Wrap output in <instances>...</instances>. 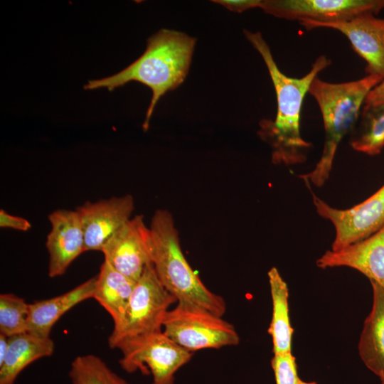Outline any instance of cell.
<instances>
[{
    "instance_id": "obj_1",
    "label": "cell",
    "mask_w": 384,
    "mask_h": 384,
    "mask_svg": "<svg viewBox=\"0 0 384 384\" xmlns=\"http://www.w3.org/2000/svg\"><path fill=\"white\" fill-rule=\"evenodd\" d=\"M244 33L262 56L277 97L275 118L260 121L258 135L271 147L273 163L285 165L304 163L311 144L302 138L300 131L303 100L313 80L331 64V60L321 55L315 60L306 75L299 78L289 77L278 68L260 32L244 30Z\"/></svg>"
},
{
    "instance_id": "obj_2",
    "label": "cell",
    "mask_w": 384,
    "mask_h": 384,
    "mask_svg": "<svg viewBox=\"0 0 384 384\" xmlns=\"http://www.w3.org/2000/svg\"><path fill=\"white\" fill-rule=\"evenodd\" d=\"M195 44L196 38L184 33L161 29L148 38L145 51L132 64L112 76L88 81L84 89L112 91L131 81L149 87L152 97L142 125L146 131L160 98L184 81Z\"/></svg>"
},
{
    "instance_id": "obj_3",
    "label": "cell",
    "mask_w": 384,
    "mask_h": 384,
    "mask_svg": "<svg viewBox=\"0 0 384 384\" xmlns=\"http://www.w3.org/2000/svg\"><path fill=\"white\" fill-rule=\"evenodd\" d=\"M149 230L151 262L164 287L178 303L195 305L222 317L226 311L225 302L204 285L187 262L171 213L156 210Z\"/></svg>"
},
{
    "instance_id": "obj_4",
    "label": "cell",
    "mask_w": 384,
    "mask_h": 384,
    "mask_svg": "<svg viewBox=\"0 0 384 384\" xmlns=\"http://www.w3.org/2000/svg\"><path fill=\"white\" fill-rule=\"evenodd\" d=\"M383 78L368 75L359 80L345 82H329L316 77L309 93L317 102L324 127V144L321 156L314 169L300 175L304 181L321 187L329 179L338 146L343 138L354 129L365 99Z\"/></svg>"
},
{
    "instance_id": "obj_5",
    "label": "cell",
    "mask_w": 384,
    "mask_h": 384,
    "mask_svg": "<svg viewBox=\"0 0 384 384\" xmlns=\"http://www.w3.org/2000/svg\"><path fill=\"white\" fill-rule=\"evenodd\" d=\"M176 302L159 281L152 263H149L136 282L122 320L114 325L110 347L127 355L161 333L165 316Z\"/></svg>"
},
{
    "instance_id": "obj_6",
    "label": "cell",
    "mask_w": 384,
    "mask_h": 384,
    "mask_svg": "<svg viewBox=\"0 0 384 384\" xmlns=\"http://www.w3.org/2000/svg\"><path fill=\"white\" fill-rule=\"evenodd\" d=\"M162 332L186 350L235 346L239 336L230 323L195 305L178 303L169 309L163 322Z\"/></svg>"
},
{
    "instance_id": "obj_7",
    "label": "cell",
    "mask_w": 384,
    "mask_h": 384,
    "mask_svg": "<svg viewBox=\"0 0 384 384\" xmlns=\"http://www.w3.org/2000/svg\"><path fill=\"white\" fill-rule=\"evenodd\" d=\"M317 213L335 228L331 250L364 240L384 226V184L363 202L346 209L331 207L311 192Z\"/></svg>"
},
{
    "instance_id": "obj_8",
    "label": "cell",
    "mask_w": 384,
    "mask_h": 384,
    "mask_svg": "<svg viewBox=\"0 0 384 384\" xmlns=\"http://www.w3.org/2000/svg\"><path fill=\"white\" fill-rule=\"evenodd\" d=\"M259 8L287 20L330 23L376 15L384 9V0H261Z\"/></svg>"
},
{
    "instance_id": "obj_9",
    "label": "cell",
    "mask_w": 384,
    "mask_h": 384,
    "mask_svg": "<svg viewBox=\"0 0 384 384\" xmlns=\"http://www.w3.org/2000/svg\"><path fill=\"white\" fill-rule=\"evenodd\" d=\"M190 352L159 333L132 353L122 356L121 367L127 373H150L151 384H174L175 374L192 358Z\"/></svg>"
},
{
    "instance_id": "obj_10",
    "label": "cell",
    "mask_w": 384,
    "mask_h": 384,
    "mask_svg": "<svg viewBox=\"0 0 384 384\" xmlns=\"http://www.w3.org/2000/svg\"><path fill=\"white\" fill-rule=\"evenodd\" d=\"M150 230L142 215L131 218L102 247L105 260L127 277L137 281L145 267L151 263Z\"/></svg>"
},
{
    "instance_id": "obj_11",
    "label": "cell",
    "mask_w": 384,
    "mask_h": 384,
    "mask_svg": "<svg viewBox=\"0 0 384 384\" xmlns=\"http://www.w3.org/2000/svg\"><path fill=\"white\" fill-rule=\"evenodd\" d=\"M134 209L132 196L87 201L75 208L84 232L85 250L101 251L107 240L130 219Z\"/></svg>"
},
{
    "instance_id": "obj_12",
    "label": "cell",
    "mask_w": 384,
    "mask_h": 384,
    "mask_svg": "<svg viewBox=\"0 0 384 384\" xmlns=\"http://www.w3.org/2000/svg\"><path fill=\"white\" fill-rule=\"evenodd\" d=\"M299 23L307 30L328 28L337 30L349 40L353 49L366 62L368 75L384 78V18L368 13L346 21L319 23L302 21Z\"/></svg>"
},
{
    "instance_id": "obj_13",
    "label": "cell",
    "mask_w": 384,
    "mask_h": 384,
    "mask_svg": "<svg viewBox=\"0 0 384 384\" xmlns=\"http://www.w3.org/2000/svg\"><path fill=\"white\" fill-rule=\"evenodd\" d=\"M50 231L46 246L48 253L50 277L63 274L70 265L85 250V236L76 210L57 209L48 216Z\"/></svg>"
},
{
    "instance_id": "obj_14",
    "label": "cell",
    "mask_w": 384,
    "mask_h": 384,
    "mask_svg": "<svg viewBox=\"0 0 384 384\" xmlns=\"http://www.w3.org/2000/svg\"><path fill=\"white\" fill-rule=\"evenodd\" d=\"M322 269L348 267L384 289V226L368 238L341 250H327L316 261Z\"/></svg>"
},
{
    "instance_id": "obj_15",
    "label": "cell",
    "mask_w": 384,
    "mask_h": 384,
    "mask_svg": "<svg viewBox=\"0 0 384 384\" xmlns=\"http://www.w3.org/2000/svg\"><path fill=\"white\" fill-rule=\"evenodd\" d=\"M95 282L96 276L63 294L29 304L26 332L39 337H50L53 326L65 313L92 298Z\"/></svg>"
},
{
    "instance_id": "obj_16",
    "label": "cell",
    "mask_w": 384,
    "mask_h": 384,
    "mask_svg": "<svg viewBox=\"0 0 384 384\" xmlns=\"http://www.w3.org/2000/svg\"><path fill=\"white\" fill-rule=\"evenodd\" d=\"M372 309L364 321L358 342V353L366 366L384 378V289L370 282Z\"/></svg>"
},
{
    "instance_id": "obj_17",
    "label": "cell",
    "mask_w": 384,
    "mask_h": 384,
    "mask_svg": "<svg viewBox=\"0 0 384 384\" xmlns=\"http://www.w3.org/2000/svg\"><path fill=\"white\" fill-rule=\"evenodd\" d=\"M55 345L50 337L24 332L9 336L7 353L0 364V384H14L20 373L31 363L51 356Z\"/></svg>"
},
{
    "instance_id": "obj_18",
    "label": "cell",
    "mask_w": 384,
    "mask_h": 384,
    "mask_svg": "<svg viewBox=\"0 0 384 384\" xmlns=\"http://www.w3.org/2000/svg\"><path fill=\"white\" fill-rule=\"evenodd\" d=\"M136 282L104 260L96 276L92 298L108 312L114 325L122 320Z\"/></svg>"
},
{
    "instance_id": "obj_19",
    "label": "cell",
    "mask_w": 384,
    "mask_h": 384,
    "mask_svg": "<svg viewBox=\"0 0 384 384\" xmlns=\"http://www.w3.org/2000/svg\"><path fill=\"white\" fill-rule=\"evenodd\" d=\"M272 301V316L268 329L272 337L273 353L292 352L293 328L289 315V289L276 267L268 272Z\"/></svg>"
},
{
    "instance_id": "obj_20",
    "label": "cell",
    "mask_w": 384,
    "mask_h": 384,
    "mask_svg": "<svg viewBox=\"0 0 384 384\" xmlns=\"http://www.w3.org/2000/svg\"><path fill=\"white\" fill-rule=\"evenodd\" d=\"M351 147L370 156L384 148V103L363 105L356 124L351 133Z\"/></svg>"
},
{
    "instance_id": "obj_21",
    "label": "cell",
    "mask_w": 384,
    "mask_h": 384,
    "mask_svg": "<svg viewBox=\"0 0 384 384\" xmlns=\"http://www.w3.org/2000/svg\"><path fill=\"white\" fill-rule=\"evenodd\" d=\"M68 375L72 384H129L100 358L92 354L75 357Z\"/></svg>"
},
{
    "instance_id": "obj_22",
    "label": "cell",
    "mask_w": 384,
    "mask_h": 384,
    "mask_svg": "<svg viewBox=\"0 0 384 384\" xmlns=\"http://www.w3.org/2000/svg\"><path fill=\"white\" fill-rule=\"evenodd\" d=\"M29 304L13 294L0 295V333L6 336L26 332Z\"/></svg>"
},
{
    "instance_id": "obj_23",
    "label": "cell",
    "mask_w": 384,
    "mask_h": 384,
    "mask_svg": "<svg viewBox=\"0 0 384 384\" xmlns=\"http://www.w3.org/2000/svg\"><path fill=\"white\" fill-rule=\"evenodd\" d=\"M276 384H298L299 378L295 357L292 352L275 353L271 361Z\"/></svg>"
},
{
    "instance_id": "obj_24",
    "label": "cell",
    "mask_w": 384,
    "mask_h": 384,
    "mask_svg": "<svg viewBox=\"0 0 384 384\" xmlns=\"http://www.w3.org/2000/svg\"><path fill=\"white\" fill-rule=\"evenodd\" d=\"M0 227L26 232L31 228V223L26 218L13 215L4 209L0 210Z\"/></svg>"
},
{
    "instance_id": "obj_25",
    "label": "cell",
    "mask_w": 384,
    "mask_h": 384,
    "mask_svg": "<svg viewBox=\"0 0 384 384\" xmlns=\"http://www.w3.org/2000/svg\"><path fill=\"white\" fill-rule=\"evenodd\" d=\"M261 0H220L213 1L226 9L238 13H241L248 9L259 8Z\"/></svg>"
},
{
    "instance_id": "obj_26",
    "label": "cell",
    "mask_w": 384,
    "mask_h": 384,
    "mask_svg": "<svg viewBox=\"0 0 384 384\" xmlns=\"http://www.w3.org/2000/svg\"><path fill=\"white\" fill-rule=\"evenodd\" d=\"M384 103V78L373 87L366 96L363 105H379Z\"/></svg>"
},
{
    "instance_id": "obj_27",
    "label": "cell",
    "mask_w": 384,
    "mask_h": 384,
    "mask_svg": "<svg viewBox=\"0 0 384 384\" xmlns=\"http://www.w3.org/2000/svg\"><path fill=\"white\" fill-rule=\"evenodd\" d=\"M9 336L0 333V364L3 362L7 353Z\"/></svg>"
},
{
    "instance_id": "obj_28",
    "label": "cell",
    "mask_w": 384,
    "mask_h": 384,
    "mask_svg": "<svg viewBox=\"0 0 384 384\" xmlns=\"http://www.w3.org/2000/svg\"><path fill=\"white\" fill-rule=\"evenodd\" d=\"M298 384H316L315 382H309V383H307V382H304L302 380H300L299 383Z\"/></svg>"
},
{
    "instance_id": "obj_29",
    "label": "cell",
    "mask_w": 384,
    "mask_h": 384,
    "mask_svg": "<svg viewBox=\"0 0 384 384\" xmlns=\"http://www.w3.org/2000/svg\"><path fill=\"white\" fill-rule=\"evenodd\" d=\"M380 383L384 384V378H380Z\"/></svg>"
}]
</instances>
